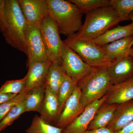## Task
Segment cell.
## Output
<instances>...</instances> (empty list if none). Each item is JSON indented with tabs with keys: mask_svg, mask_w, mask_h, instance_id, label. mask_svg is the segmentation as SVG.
<instances>
[{
	"mask_svg": "<svg viewBox=\"0 0 133 133\" xmlns=\"http://www.w3.org/2000/svg\"><path fill=\"white\" fill-rule=\"evenodd\" d=\"M122 21L112 6L100 8L86 14L84 23L77 33L76 37L92 41Z\"/></svg>",
	"mask_w": 133,
	"mask_h": 133,
	"instance_id": "obj_1",
	"label": "cell"
},
{
	"mask_svg": "<svg viewBox=\"0 0 133 133\" xmlns=\"http://www.w3.org/2000/svg\"><path fill=\"white\" fill-rule=\"evenodd\" d=\"M49 15L59 34L68 36L77 33L82 26L83 14L76 5L64 0H47Z\"/></svg>",
	"mask_w": 133,
	"mask_h": 133,
	"instance_id": "obj_3",
	"label": "cell"
},
{
	"mask_svg": "<svg viewBox=\"0 0 133 133\" xmlns=\"http://www.w3.org/2000/svg\"><path fill=\"white\" fill-rule=\"evenodd\" d=\"M28 23H41L49 15L47 0H18Z\"/></svg>",
	"mask_w": 133,
	"mask_h": 133,
	"instance_id": "obj_10",
	"label": "cell"
},
{
	"mask_svg": "<svg viewBox=\"0 0 133 133\" xmlns=\"http://www.w3.org/2000/svg\"><path fill=\"white\" fill-rule=\"evenodd\" d=\"M81 92L77 86L67 100L55 126L64 129L83 112L84 109L80 103Z\"/></svg>",
	"mask_w": 133,
	"mask_h": 133,
	"instance_id": "obj_9",
	"label": "cell"
},
{
	"mask_svg": "<svg viewBox=\"0 0 133 133\" xmlns=\"http://www.w3.org/2000/svg\"><path fill=\"white\" fill-rule=\"evenodd\" d=\"M27 94L24 90L12 99L0 105V122L11 109L26 99Z\"/></svg>",
	"mask_w": 133,
	"mask_h": 133,
	"instance_id": "obj_28",
	"label": "cell"
},
{
	"mask_svg": "<svg viewBox=\"0 0 133 133\" xmlns=\"http://www.w3.org/2000/svg\"><path fill=\"white\" fill-rule=\"evenodd\" d=\"M40 117L44 121L56 124L59 116V106L57 96L45 87V96L39 112Z\"/></svg>",
	"mask_w": 133,
	"mask_h": 133,
	"instance_id": "obj_15",
	"label": "cell"
},
{
	"mask_svg": "<svg viewBox=\"0 0 133 133\" xmlns=\"http://www.w3.org/2000/svg\"><path fill=\"white\" fill-rule=\"evenodd\" d=\"M41 23H28L26 40L28 65L34 62L49 60L43 41Z\"/></svg>",
	"mask_w": 133,
	"mask_h": 133,
	"instance_id": "obj_8",
	"label": "cell"
},
{
	"mask_svg": "<svg viewBox=\"0 0 133 133\" xmlns=\"http://www.w3.org/2000/svg\"><path fill=\"white\" fill-rule=\"evenodd\" d=\"M6 24L2 32L6 42L27 56L26 36L28 22L18 0H5Z\"/></svg>",
	"mask_w": 133,
	"mask_h": 133,
	"instance_id": "obj_2",
	"label": "cell"
},
{
	"mask_svg": "<svg viewBox=\"0 0 133 133\" xmlns=\"http://www.w3.org/2000/svg\"><path fill=\"white\" fill-rule=\"evenodd\" d=\"M114 133H133V121Z\"/></svg>",
	"mask_w": 133,
	"mask_h": 133,
	"instance_id": "obj_32",
	"label": "cell"
},
{
	"mask_svg": "<svg viewBox=\"0 0 133 133\" xmlns=\"http://www.w3.org/2000/svg\"><path fill=\"white\" fill-rule=\"evenodd\" d=\"M129 19L130 20H131L132 21V24L133 27V11L132 12H131L130 14L129 15ZM133 45V38L132 41V43H131V46H132Z\"/></svg>",
	"mask_w": 133,
	"mask_h": 133,
	"instance_id": "obj_33",
	"label": "cell"
},
{
	"mask_svg": "<svg viewBox=\"0 0 133 133\" xmlns=\"http://www.w3.org/2000/svg\"><path fill=\"white\" fill-rule=\"evenodd\" d=\"M132 36L133 27L131 23L126 26H118L110 29L92 41L99 46H102Z\"/></svg>",
	"mask_w": 133,
	"mask_h": 133,
	"instance_id": "obj_17",
	"label": "cell"
},
{
	"mask_svg": "<svg viewBox=\"0 0 133 133\" xmlns=\"http://www.w3.org/2000/svg\"><path fill=\"white\" fill-rule=\"evenodd\" d=\"M46 85L33 88L27 94L25 103V112L33 111L39 113L45 96Z\"/></svg>",
	"mask_w": 133,
	"mask_h": 133,
	"instance_id": "obj_21",
	"label": "cell"
},
{
	"mask_svg": "<svg viewBox=\"0 0 133 133\" xmlns=\"http://www.w3.org/2000/svg\"><path fill=\"white\" fill-rule=\"evenodd\" d=\"M41 30L48 60L52 64L62 65L61 53L63 42L56 25L49 16L41 23Z\"/></svg>",
	"mask_w": 133,
	"mask_h": 133,
	"instance_id": "obj_6",
	"label": "cell"
},
{
	"mask_svg": "<svg viewBox=\"0 0 133 133\" xmlns=\"http://www.w3.org/2000/svg\"><path fill=\"white\" fill-rule=\"evenodd\" d=\"M118 105L104 102L97 110L87 130L107 127L113 118Z\"/></svg>",
	"mask_w": 133,
	"mask_h": 133,
	"instance_id": "obj_19",
	"label": "cell"
},
{
	"mask_svg": "<svg viewBox=\"0 0 133 133\" xmlns=\"http://www.w3.org/2000/svg\"><path fill=\"white\" fill-rule=\"evenodd\" d=\"M26 83V76L21 79L6 81L0 88V93L17 95L25 90Z\"/></svg>",
	"mask_w": 133,
	"mask_h": 133,
	"instance_id": "obj_26",
	"label": "cell"
},
{
	"mask_svg": "<svg viewBox=\"0 0 133 133\" xmlns=\"http://www.w3.org/2000/svg\"><path fill=\"white\" fill-rule=\"evenodd\" d=\"M112 85L107 66L94 68L90 74L77 83L81 91L80 103L83 109L103 97Z\"/></svg>",
	"mask_w": 133,
	"mask_h": 133,
	"instance_id": "obj_4",
	"label": "cell"
},
{
	"mask_svg": "<svg viewBox=\"0 0 133 133\" xmlns=\"http://www.w3.org/2000/svg\"><path fill=\"white\" fill-rule=\"evenodd\" d=\"M6 24L5 0H0V32L5 30Z\"/></svg>",
	"mask_w": 133,
	"mask_h": 133,
	"instance_id": "obj_29",
	"label": "cell"
},
{
	"mask_svg": "<svg viewBox=\"0 0 133 133\" xmlns=\"http://www.w3.org/2000/svg\"><path fill=\"white\" fill-rule=\"evenodd\" d=\"M63 42L93 67L108 66L112 62L107 58L101 47L92 41L78 38L72 35L67 36Z\"/></svg>",
	"mask_w": 133,
	"mask_h": 133,
	"instance_id": "obj_5",
	"label": "cell"
},
{
	"mask_svg": "<svg viewBox=\"0 0 133 133\" xmlns=\"http://www.w3.org/2000/svg\"><path fill=\"white\" fill-rule=\"evenodd\" d=\"M17 95L11 94L0 93V105L12 99Z\"/></svg>",
	"mask_w": 133,
	"mask_h": 133,
	"instance_id": "obj_31",
	"label": "cell"
},
{
	"mask_svg": "<svg viewBox=\"0 0 133 133\" xmlns=\"http://www.w3.org/2000/svg\"><path fill=\"white\" fill-rule=\"evenodd\" d=\"M84 133H114V132L106 127L87 130Z\"/></svg>",
	"mask_w": 133,
	"mask_h": 133,
	"instance_id": "obj_30",
	"label": "cell"
},
{
	"mask_svg": "<svg viewBox=\"0 0 133 133\" xmlns=\"http://www.w3.org/2000/svg\"><path fill=\"white\" fill-rule=\"evenodd\" d=\"M66 75L62 65L52 63L46 78V87L57 96L59 88Z\"/></svg>",
	"mask_w": 133,
	"mask_h": 133,
	"instance_id": "obj_20",
	"label": "cell"
},
{
	"mask_svg": "<svg viewBox=\"0 0 133 133\" xmlns=\"http://www.w3.org/2000/svg\"><path fill=\"white\" fill-rule=\"evenodd\" d=\"M24 101L11 109L0 122V132L12 125L16 119L25 112Z\"/></svg>",
	"mask_w": 133,
	"mask_h": 133,
	"instance_id": "obj_27",
	"label": "cell"
},
{
	"mask_svg": "<svg viewBox=\"0 0 133 133\" xmlns=\"http://www.w3.org/2000/svg\"><path fill=\"white\" fill-rule=\"evenodd\" d=\"M78 8L83 14L105 7L111 6L109 0H70Z\"/></svg>",
	"mask_w": 133,
	"mask_h": 133,
	"instance_id": "obj_24",
	"label": "cell"
},
{
	"mask_svg": "<svg viewBox=\"0 0 133 133\" xmlns=\"http://www.w3.org/2000/svg\"><path fill=\"white\" fill-rule=\"evenodd\" d=\"M52 64L49 60H46L34 62L28 65V71L26 76V92L36 87L46 85V78Z\"/></svg>",
	"mask_w": 133,
	"mask_h": 133,
	"instance_id": "obj_13",
	"label": "cell"
},
{
	"mask_svg": "<svg viewBox=\"0 0 133 133\" xmlns=\"http://www.w3.org/2000/svg\"><path fill=\"white\" fill-rule=\"evenodd\" d=\"M133 121V100L118 104L113 118L107 127L114 132Z\"/></svg>",
	"mask_w": 133,
	"mask_h": 133,
	"instance_id": "obj_16",
	"label": "cell"
},
{
	"mask_svg": "<svg viewBox=\"0 0 133 133\" xmlns=\"http://www.w3.org/2000/svg\"><path fill=\"white\" fill-rule=\"evenodd\" d=\"M64 129L44 121L40 116L33 117L31 125L26 129V133H63Z\"/></svg>",
	"mask_w": 133,
	"mask_h": 133,
	"instance_id": "obj_22",
	"label": "cell"
},
{
	"mask_svg": "<svg viewBox=\"0 0 133 133\" xmlns=\"http://www.w3.org/2000/svg\"><path fill=\"white\" fill-rule=\"evenodd\" d=\"M107 70L112 85L127 81L133 77V58L128 55L115 60Z\"/></svg>",
	"mask_w": 133,
	"mask_h": 133,
	"instance_id": "obj_11",
	"label": "cell"
},
{
	"mask_svg": "<svg viewBox=\"0 0 133 133\" xmlns=\"http://www.w3.org/2000/svg\"><path fill=\"white\" fill-rule=\"evenodd\" d=\"M106 95L107 104L118 105L133 100V77L112 86Z\"/></svg>",
	"mask_w": 133,
	"mask_h": 133,
	"instance_id": "obj_14",
	"label": "cell"
},
{
	"mask_svg": "<svg viewBox=\"0 0 133 133\" xmlns=\"http://www.w3.org/2000/svg\"><path fill=\"white\" fill-rule=\"evenodd\" d=\"M106 95L86 107L83 112L64 129L63 133H84L88 129L95 112L105 102Z\"/></svg>",
	"mask_w": 133,
	"mask_h": 133,
	"instance_id": "obj_12",
	"label": "cell"
},
{
	"mask_svg": "<svg viewBox=\"0 0 133 133\" xmlns=\"http://www.w3.org/2000/svg\"><path fill=\"white\" fill-rule=\"evenodd\" d=\"M133 36L125 37L109 44L101 46L107 58L111 62L128 55L132 47Z\"/></svg>",
	"mask_w": 133,
	"mask_h": 133,
	"instance_id": "obj_18",
	"label": "cell"
},
{
	"mask_svg": "<svg viewBox=\"0 0 133 133\" xmlns=\"http://www.w3.org/2000/svg\"><path fill=\"white\" fill-rule=\"evenodd\" d=\"M77 86V84L66 75L57 94L59 106V116L63 109L65 102L72 95Z\"/></svg>",
	"mask_w": 133,
	"mask_h": 133,
	"instance_id": "obj_23",
	"label": "cell"
},
{
	"mask_svg": "<svg viewBox=\"0 0 133 133\" xmlns=\"http://www.w3.org/2000/svg\"><path fill=\"white\" fill-rule=\"evenodd\" d=\"M110 4L122 21L130 20L129 15L133 11V0H110Z\"/></svg>",
	"mask_w": 133,
	"mask_h": 133,
	"instance_id": "obj_25",
	"label": "cell"
},
{
	"mask_svg": "<svg viewBox=\"0 0 133 133\" xmlns=\"http://www.w3.org/2000/svg\"><path fill=\"white\" fill-rule=\"evenodd\" d=\"M61 58L65 74L76 84L88 76L94 67L84 62L75 51L63 43Z\"/></svg>",
	"mask_w": 133,
	"mask_h": 133,
	"instance_id": "obj_7",
	"label": "cell"
},
{
	"mask_svg": "<svg viewBox=\"0 0 133 133\" xmlns=\"http://www.w3.org/2000/svg\"><path fill=\"white\" fill-rule=\"evenodd\" d=\"M128 55L131 56L133 58V45L131 47L130 50H129V52L128 53Z\"/></svg>",
	"mask_w": 133,
	"mask_h": 133,
	"instance_id": "obj_34",
	"label": "cell"
}]
</instances>
